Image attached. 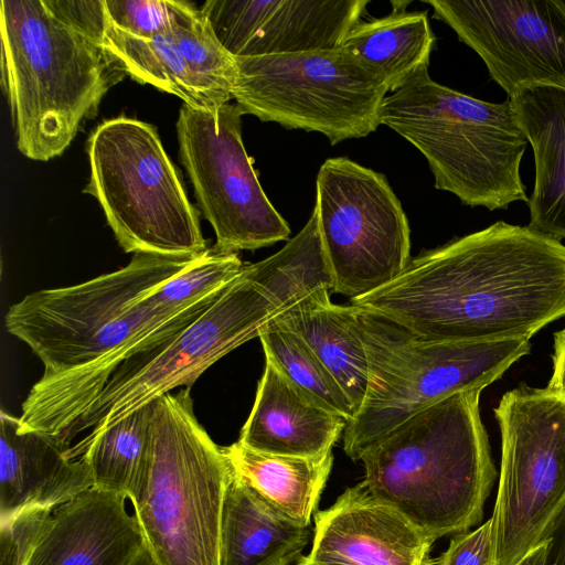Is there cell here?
I'll list each match as a JSON object with an SVG mask.
<instances>
[{"mask_svg":"<svg viewBox=\"0 0 565 565\" xmlns=\"http://www.w3.org/2000/svg\"><path fill=\"white\" fill-rule=\"evenodd\" d=\"M243 111L183 104L177 121L180 158L199 205L224 252L254 250L288 239L290 227L264 192L242 139Z\"/></svg>","mask_w":565,"mask_h":565,"instance_id":"obj_13","label":"cell"},{"mask_svg":"<svg viewBox=\"0 0 565 565\" xmlns=\"http://www.w3.org/2000/svg\"><path fill=\"white\" fill-rule=\"evenodd\" d=\"M245 267V266H244ZM279 306L245 273L234 279L195 320L162 342L124 361L65 435L86 443L136 409L172 390L189 387L221 358L258 338Z\"/></svg>","mask_w":565,"mask_h":565,"instance_id":"obj_10","label":"cell"},{"mask_svg":"<svg viewBox=\"0 0 565 565\" xmlns=\"http://www.w3.org/2000/svg\"><path fill=\"white\" fill-rule=\"evenodd\" d=\"M244 266L237 253L224 252L214 245L159 287L152 299L163 308H188L222 291L241 275Z\"/></svg>","mask_w":565,"mask_h":565,"instance_id":"obj_29","label":"cell"},{"mask_svg":"<svg viewBox=\"0 0 565 565\" xmlns=\"http://www.w3.org/2000/svg\"><path fill=\"white\" fill-rule=\"evenodd\" d=\"M62 21L100 45L109 23L105 1L44 0Z\"/></svg>","mask_w":565,"mask_h":565,"instance_id":"obj_33","label":"cell"},{"mask_svg":"<svg viewBox=\"0 0 565 565\" xmlns=\"http://www.w3.org/2000/svg\"><path fill=\"white\" fill-rule=\"evenodd\" d=\"M434 540L361 482L315 514L312 546L299 565H433Z\"/></svg>","mask_w":565,"mask_h":565,"instance_id":"obj_17","label":"cell"},{"mask_svg":"<svg viewBox=\"0 0 565 565\" xmlns=\"http://www.w3.org/2000/svg\"><path fill=\"white\" fill-rule=\"evenodd\" d=\"M127 500L92 487L56 507L25 565H127L146 546Z\"/></svg>","mask_w":565,"mask_h":565,"instance_id":"obj_18","label":"cell"},{"mask_svg":"<svg viewBox=\"0 0 565 565\" xmlns=\"http://www.w3.org/2000/svg\"><path fill=\"white\" fill-rule=\"evenodd\" d=\"M380 122L425 157L436 189L461 203L493 211L529 201L520 173L529 141L509 98H475L424 68L384 98Z\"/></svg>","mask_w":565,"mask_h":565,"instance_id":"obj_5","label":"cell"},{"mask_svg":"<svg viewBox=\"0 0 565 565\" xmlns=\"http://www.w3.org/2000/svg\"><path fill=\"white\" fill-rule=\"evenodd\" d=\"M436 565H494L491 518L473 531L456 534L448 548L434 559Z\"/></svg>","mask_w":565,"mask_h":565,"instance_id":"obj_32","label":"cell"},{"mask_svg":"<svg viewBox=\"0 0 565 565\" xmlns=\"http://www.w3.org/2000/svg\"><path fill=\"white\" fill-rule=\"evenodd\" d=\"M100 45L136 81L175 95L185 105L214 111L233 99L236 62L195 7L170 30L142 40L109 21Z\"/></svg>","mask_w":565,"mask_h":565,"instance_id":"obj_15","label":"cell"},{"mask_svg":"<svg viewBox=\"0 0 565 565\" xmlns=\"http://www.w3.org/2000/svg\"><path fill=\"white\" fill-rule=\"evenodd\" d=\"M508 98L534 154L527 226L561 241L565 238V88L525 85Z\"/></svg>","mask_w":565,"mask_h":565,"instance_id":"obj_21","label":"cell"},{"mask_svg":"<svg viewBox=\"0 0 565 565\" xmlns=\"http://www.w3.org/2000/svg\"><path fill=\"white\" fill-rule=\"evenodd\" d=\"M435 41L426 11L398 9L382 18L359 21L341 47L380 70L394 93L428 68Z\"/></svg>","mask_w":565,"mask_h":565,"instance_id":"obj_25","label":"cell"},{"mask_svg":"<svg viewBox=\"0 0 565 565\" xmlns=\"http://www.w3.org/2000/svg\"><path fill=\"white\" fill-rule=\"evenodd\" d=\"M480 393L460 392L428 406L360 459L367 490L434 541L480 523L497 477Z\"/></svg>","mask_w":565,"mask_h":565,"instance_id":"obj_3","label":"cell"},{"mask_svg":"<svg viewBox=\"0 0 565 565\" xmlns=\"http://www.w3.org/2000/svg\"><path fill=\"white\" fill-rule=\"evenodd\" d=\"M288 565H299V564H298V562H295V563H292V564H288Z\"/></svg>","mask_w":565,"mask_h":565,"instance_id":"obj_38","label":"cell"},{"mask_svg":"<svg viewBox=\"0 0 565 565\" xmlns=\"http://www.w3.org/2000/svg\"><path fill=\"white\" fill-rule=\"evenodd\" d=\"M189 391L152 402L147 461L129 498L158 565H220L233 470L199 424Z\"/></svg>","mask_w":565,"mask_h":565,"instance_id":"obj_6","label":"cell"},{"mask_svg":"<svg viewBox=\"0 0 565 565\" xmlns=\"http://www.w3.org/2000/svg\"><path fill=\"white\" fill-rule=\"evenodd\" d=\"M127 565H158V563L146 545Z\"/></svg>","mask_w":565,"mask_h":565,"instance_id":"obj_37","label":"cell"},{"mask_svg":"<svg viewBox=\"0 0 565 565\" xmlns=\"http://www.w3.org/2000/svg\"><path fill=\"white\" fill-rule=\"evenodd\" d=\"M313 537L311 525L281 514L234 472L226 490L220 565H288Z\"/></svg>","mask_w":565,"mask_h":565,"instance_id":"obj_22","label":"cell"},{"mask_svg":"<svg viewBox=\"0 0 565 565\" xmlns=\"http://www.w3.org/2000/svg\"><path fill=\"white\" fill-rule=\"evenodd\" d=\"M232 96L243 114L332 145L374 132L390 92L380 70L342 47L235 57Z\"/></svg>","mask_w":565,"mask_h":565,"instance_id":"obj_9","label":"cell"},{"mask_svg":"<svg viewBox=\"0 0 565 565\" xmlns=\"http://www.w3.org/2000/svg\"><path fill=\"white\" fill-rule=\"evenodd\" d=\"M265 358L319 406L350 420L355 412L343 390L305 340L276 317L258 337Z\"/></svg>","mask_w":565,"mask_h":565,"instance_id":"obj_28","label":"cell"},{"mask_svg":"<svg viewBox=\"0 0 565 565\" xmlns=\"http://www.w3.org/2000/svg\"><path fill=\"white\" fill-rule=\"evenodd\" d=\"M151 414L149 403L97 437L68 448L71 458L87 462L95 488L131 497L147 461Z\"/></svg>","mask_w":565,"mask_h":565,"instance_id":"obj_27","label":"cell"},{"mask_svg":"<svg viewBox=\"0 0 565 565\" xmlns=\"http://www.w3.org/2000/svg\"><path fill=\"white\" fill-rule=\"evenodd\" d=\"M56 436L21 429L0 413V521L32 508L55 509L94 487L84 458H71Z\"/></svg>","mask_w":565,"mask_h":565,"instance_id":"obj_19","label":"cell"},{"mask_svg":"<svg viewBox=\"0 0 565 565\" xmlns=\"http://www.w3.org/2000/svg\"><path fill=\"white\" fill-rule=\"evenodd\" d=\"M110 23L137 39L150 40L170 30L194 6L172 0H104Z\"/></svg>","mask_w":565,"mask_h":565,"instance_id":"obj_30","label":"cell"},{"mask_svg":"<svg viewBox=\"0 0 565 565\" xmlns=\"http://www.w3.org/2000/svg\"><path fill=\"white\" fill-rule=\"evenodd\" d=\"M347 423L308 398L266 360L237 441L266 454L319 457L332 451Z\"/></svg>","mask_w":565,"mask_h":565,"instance_id":"obj_20","label":"cell"},{"mask_svg":"<svg viewBox=\"0 0 565 565\" xmlns=\"http://www.w3.org/2000/svg\"><path fill=\"white\" fill-rule=\"evenodd\" d=\"M494 415L501 433L494 565H515L545 542L565 509V398L522 385L501 397Z\"/></svg>","mask_w":565,"mask_h":565,"instance_id":"obj_11","label":"cell"},{"mask_svg":"<svg viewBox=\"0 0 565 565\" xmlns=\"http://www.w3.org/2000/svg\"><path fill=\"white\" fill-rule=\"evenodd\" d=\"M310 347L345 393L356 413L367 388V360L356 309L332 303L321 289L276 316Z\"/></svg>","mask_w":565,"mask_h":565,"instance_id":"obj_23","label":"cell"},{"mask_svg":"<svg viewBox=\"0 0 565 565\" xmlns=\"http://www.w3.org/2000/svg\"><path fill=\"white\" fill-rule=\"evenodd\" d=\"M87 153L84 191L99 202L126 253L196 256L207 249L196 210L153 126L127 117L103 121Z\"/></svg>","mask_w":565,"mask_h":565,"instance_id":"obj_8","label":"cell"},{"mask_svg":"<svg viewBox=\"0 0 565 565\" xmlns=\"http://www.w3.org/2000/svg\"><path fill=\"white\" fill-rule=\"evenodd\" d=\"M244 270L276 301L280 312L316 291L332 290L316 210L284 247L263 260L245 264Z\"/></svg>","mask_w":565,"mask_h":565,"instance_id":"obj_26","label":"cell"},{"mask_svg":"<svg viewBox=\"0 0 565 565\" xmlns=\"http://www.w3.org/2000/svg\"><path fill=\"white\" fill-rule=\"evenodd\" d=\"M355 309L367 360V388L342 436L344 452L354 461L428 406L460 392L482 391L531 350L530 339L429 340Z\"/></svg>","mask_w":565,"mask_h":565,"instance_id":"obj_7","label":"cell"},{"mask_svg":"<svg viewBox=\"0 0 565 565\" xmlns=\"http://www.w3.org/2000/svg\"><path fill=\"white\" fill-rule=\"evenodd\" d=\"M313 209L332 291L362 297L408 265V220L384 174L348 158H329L317 174Z\"/></svg>","mask_w":565,"mask_h":565,"instance_id":"obj_12","label":"cell"},{"mask_svg":"<svg viewBox=\"0 0 565 565\" xmlns=\"http://www.w3.org/2000/svg\"><path fill=\"white\" fill-rule=\"evenodd\" d=\"M510 96L525 85L565 88V1L427 0Z\"/></svg>","mask_w":565,"mask_h":565,"instance_id":"obj_14","label":"cell"},{"mask_svg":"<svg viewBox=\"0 0 565 565\" xmlns=\"http://www.w3.org/2000/svg\"><path fill=\"white\" fill-rule=\"evenodd\" d=\"M53 509L32 508L0 521V565H25Z\"/></svg>","mask_w":565,"mask_h":565,"instance_id":"obj_31","label":"cell"},{"mask_svg":"<svg viewBox=\"0 0 565 565\" xmlns=\"http://www.w3.org/2000/svg\"><path fill=\"white\" fill-rule=\"evenodd\" d=\"M367 0H207L201 11L234 57L341 47Z\"/></svg>","mask_w":565,"mask_h":565,"instance_id":"obj_16","label":"cell"},{"mask_svg":"<svg viewBox=\"0 0 565 565\" xmlns=\"http://www.w3.org/2000/svg\"><path fill=\"white\" fill-rule=\"evenodd\" d=\"M198 256L136 253L120 269L82 284L41 289L12 305L6 315L7 331L44 366L22 404V429L63 441L124 361L202 315L223 290L179 310L152 299Z\"/></svg>","mask_w":565,"mask_h":565,"instance_id":"obj_1","label":"cell"},{"mask_svg":"<svg viewBox=\"0 0 565 565\" xmlns=\"http://www.w3.org/2000/svg\"><path fill=\"white\" fill-rule=\"evenodd\" d=\"M351 305L429 340L531 339L565 317V245L498 221L411 258Z\"/></svg>","mask_w":565,"mask_h":565,"instance_id":"obj_2","label":"cell"},{"mask_svg":"<svg viewBox=\"0 0 565 565\" xmlns=\"http://www.w3.org/2000/svg\"><path fill=\"white\" fill-rule=\"evenodd\" d=\"M0 36L18 148L39 161L60 156L124 71L44 0H1Z\"/></svg>","mask_w":565,"mask_h":565,"instance_id":"obj_4","label":"cell"},{"mask_svg":"<svg viewBox=\"0 0 565 565\" xmlns=\"http://www.w3.org/2000/svg\"><path fill=\"white\" fill-rule=\"evenodd\" d=\"M545 545V565H565V509L555 520Z\"/></svg>","mask_w":565,"mask_h":565,"instance_id":"obj_35","label":"cell"},{"mask_svg":"<svg viewBox=\"0 0 565 565\" xmlns=\"http://www.w3.org/2000/svg\"><path fill=\"white\" fill-rule=\"evenodd\" d=\"M233 472L281 514L310 525L331 472L332 451L319 457L273 455L236 441L224 447Z\"/></svg>","mask_w":565,"mask_h":565,"instance_id":"obj_24","label":"cell"},{"mask_svg":"<svg viewBox=\"0 0 565 565\" xmlns=\"http://www.w3.org/2000/svg\"><path fill=\"white\" fill-rule=\"evenodd\" d=\"M546 388L565 398V327L554 334L553 373Z\"/></svg>","mask_w":565,"mask_h":565,"instance_id":"obj_34","label":"cell"},{"mask_svg":"<svg viewBox=\"0 0 565 565\" xmlns=\"http://www.w3.org/2000/svg\"><path fill=\"white\" fill-rule=\"evenodd\" d=\"M546 545L545 542L530 552L515 565H545Z\"/></svg>","mask_w":565,"mask_h":565,"instance_id":"obj_36","label":"cell"}]
</instances>
